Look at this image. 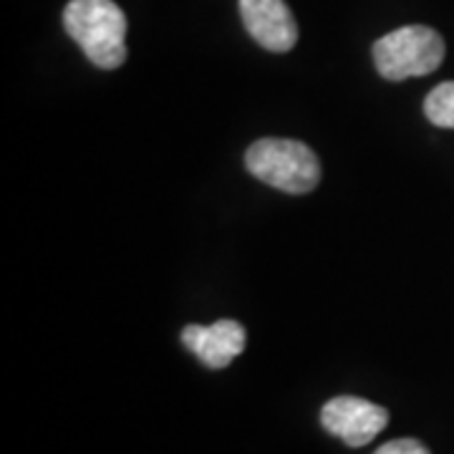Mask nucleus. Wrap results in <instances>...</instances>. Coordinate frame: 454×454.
<instances>
[{"instance_id":"nucleus-1","label":"nucleus","mask_w":454,"mask_h":454,"mask_svg":"<svg viewBox=\"0 0 454 454\" xmlns=\"http://www.w3.org/2000/svg\"><path fill=\"white\" fill-rule=\"evenodd\" d=\"M64 23L94 66L119 68L127 61V16L114 0H71Z\"/></svg>"},{"instance_id":"nucleus-2","label":"nucleus","mask_w":454,"mask_h":454,"mask_svg":"<svg viewBox=\"0 0 454 454\" xmlns=\"http://www.w3.org/2000/svg\"><path fill=\"white\" fill-rule=\"evenodd\" d=\"M247 172L288 195L313 192L321 182V164L313 149L295 139H260L245 154Z\"/></svg>"},{"instance_id":"nucleus-3","label":"nucleus","mask_w":454,"mask_h":454,"mask_svg":"<svg viewBox=\"0 0 454 454\" xmlns=\"http://www.w3.org/2000/svg\"><path fill=\"white\" fill-rule=\"evenodd\" d=\"M444 61V38L429 26H404L373 43L376 71L389 82L427 76Z\"/></svg>"},{"instance_id":"nucleus-4","label":"nucleus","mask_w":454,"mask_h":454,"mask_svg":"<svg viewBox=\"0 0 454 454\" xmlns=\"http://www.w3.org/2000/svg\"><path fill=\"white\" fill-rule=\"evenodd\" d=\"M321 424L348 447H364L389 424V411L361 396H336L321 409Z\"/></svg>"},{"instance_id":"nucleus-5","label":"nucleus","mask_w":454,"mask_h":454,"mask_svg":"<svg viewBox=\"0 0 454 454\" xmlns=\"http://www.w3.org/2000/svg\"><path fill=\"white\" fill-rule=\"evenodd\" d=\"M240 16L262 49L286 53L298 41V26L286 0H240Z\"/></svg>"},{"instance_id":"nucleus-6","label":"nucleus","mask_w":454,"mask_h":454,"mask_svg":"<svg viewBox=\"0 0 454 454\" xmlns=\"http://www.w3.org/2000/svg\"><path fill=\"white\" fill-rule=\"evenodd\" d=\"M182 343L210 369H225L245 348V328L238 321H217L212 325H187Z\"/></svg>"},{"instance_id":"nucleus-7","label":"nucleus","mask_w":454,"mask_h":454,"mask_svg":"<svg viewBox=\"0 0 454 454\" xmlns=\"http://www.w3.org/2000/svg\"><path fill=\"white\" fill-rule=\"evenodd\" d=\"M424 114L434 127L454 129V82L439 83L429 91L424 101Z\"/></svg>"},{"instance_id":"nucleus-8","label":"nucleus","mask_w":454,"mask_h":454,"mask_svg":"<svg viewBox=\"0 0 454 454\" xmlns=\"http://www.w3.org/2000/svg\"><path fill=\"white\" fill-rule=\"evenodd\" d=\"M373 454H429L419 439H394L389 444L379 447Z\"/></svg>"}]
</instances>
